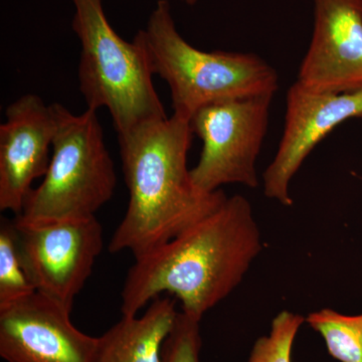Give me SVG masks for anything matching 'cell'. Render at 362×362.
<instances>
[{
  "mask_svg": "<svg viewBox=\"0 0 362 362\" xmlns=\"http://www.w3.org/2000/svg\"><path fill=\"white\" fill-rule=\"evenodd\" d=\"M262 251L251 204L233 195L154 251L135 259L122 289L123 315H137L162 293L201 319L240 284Z\"/></svg>",
  "mask_w": 362,
  "mask_h": 362,
  "instance_id": "obj_1",
  "label": "cell"
},
{
  "mask_svg": "<svg viewBox=\"0 0 362 362\" xmlns=\"http://www.w3.org/2000/svg\"><path fill=\"white\" fill-rule=\"evenodd\" d=\"M194 136L190 121L175 114L118 136L129 202L109 251H128L140 258L228 199L221 189L204 192L194 185L187 168Z\"/></svg>",
  "mask_w": 362,
  "mask_h": 362,
  "instance_id": "obj_2",
  "label": "cell"
},
{
  "mask_svg": "<svg viewBox=\"0 0 362 362\" xmlns=\"http://www.w3.org/2000/svg\"><path fill=\"white\" fill-rule=\"evenodd\" d=\"M142 42L153 75L168 83L173 114L192 120L209 105L275 96L277 71L258 54L201 51L176 28L168 0H158L144 30Z\"/></svg>",
  "mask_w": 362,
  "mask_h": 362,
  "instance_id": "obj_3",
  "label": "cell"
},
{
  "mask_svg": "<svg viewBox=\"0 0 362 362\" xmlns=\"http://www.w3.org/2000/svg\"><path fill=\"white\" fill-rule=\"evenodd\" d=\"M73 30L81 42L78 82L88 109L110 112L118 136L166 118L142 42L112 28L103 0H73Z\"/></svg>",
  "mask_w": 362,
  "mask_h": 362,
  "instance_id": "obj_4",
  "label": "cell"
},
{
  "mask_svg": "<svg viewBox=\"0 0 362 362\" xmlns=\"http://www.w3.org/2000/svg\"><path fill=\"white\" fill-rule=\"evenodd\" d=\"M57 129L44 180L33 188L16 223L93 218L113 197L117 177L97 111L71 113L54 104Z\"/></svg>",
  "mask_w": 362,
  "mask_h": 362,
  "instance_id": "obj_5",
  "label": "cell"
},
{
  "mask_svg": "<svg viewBox=\"0 0 362 362\" xmlns=\"http://www.w3.org/2000/svg\"><path fill=\"white\" fill-rule=\"evenodd\" d=\"M272 96L245 98L209 105L192 116V130L202 141L199 160L190 169L204 192L226 185L259 187L257 160L269 126Z\"/></svg>",
  "mask_w": 362,
  "mask_h": 362,
  "instance_id": "obj_6",
  "label": "cell"
},
{
  "mask_svg": "<svg viewBox=\"0 0 362 362\" xmlns=\"http://www.w3.org/2000/svg\"><path fill=\"white\" fill-rule=\"evenodd\" d=\"M14 225L37 292L71 309L103 251L101 223L93 216L26 225L14 221Z\"/></svg>",
  "mask_w": 362,
  "mask_h": 362,
  "instance_id": "obj_7",
  "label": "cell"
},
{
  "mask_svg": "<svg viewBox=\"0 0 362 362\" xmlns=\"http://www.w3.org/2000/svg\"><path fill=\"white\" fill-rule=\"evenodd\" d=\"M357 118H362V89L333 94L294 83L286 97L282 138L263 176L266 197L291 206L290 182L305 159L337 126Z\"/></svg>",
  "mask_w": 362,
  "mask_h": 362,
  "instance_id": "obj_8",
  "label": "cell"
},
{
  "mask_svg": "<svg viewBox=\"0 0 362 362\" xmlns=\"http://www.w3.org/2000/svg\"><path fill=\"white\" fill-rule=\"evenodd\" d=\"M71 310L35 292L0 309V356L6 362H93L98 337L78 330Z\"/></svg>",
  "mask_w": 362,
  "mask_h": 362,
  "instance_id": "obj_9",
  "label": "cell"
},
{
  "mask_svg": "<svg viewBox=\"0 0 362 362\" xmlns=\"http://www.w3.org/2000/svg\"><path fill=\"white\" fill-rule=\"evenodd\" d=\"M313 2V33L297 82L319 93L362 89V0Z\"/></svg>",
  "mask_w": 362,
  "mask_h": 362,
  "instance_id": "obj_10",
  "label": "cell"
},
{
  "mask_svg": "<svg viewBox=\"0 0 362 362\" xmlns=\"http://www.w3.org/2000/svg\"><path fill=\"white\" fill-rule=\"evenodd\" d=\"M0 125V211H23L33 182L49 168L56 134L54 104L26 94L9 105Z\"/></svg>",
  "mask_w": 362,
  "mask_h": 362,
  "instance_id": "obj_11",
  "label": "cell"
},
{
  "mask_svg": "<svg viewBox=\"0 0 362 362\" xmlns=\"http://www.w3.org/2000/svg\"><path fill=\"white\" fill-rule=\"evenodd\" d=\"M175 298L157 297L142 315H123L98 337L93 362H161L164 343L175 326Z\"/></svg>",
  "mask_w": 362,
  "mask_h": 362,
  "instance_id": "obj_12",
  "label": "cell"
},
{
  "mask_svg": "<svg viewBox=\"0 0 362 362\" xmlns=\"http://www.w3.org/2000/svg\"><path fill=\"white\" fill-rule=\"evenodd\" d=\"M306 323L322 337L333 359L362 362V314L345 315L324 308L309 314Z\"/></svg>",
  "mask_w": 362,
  "mask_h": 362,
  "instance_id": "obj_13",
  "label": "cell"
},
{
  "mask_svg": "<svg viewBox=\"0 0 362 362\" xmlns=\"http://www.w3.org/2000/svg\"><path fill=\"white\" fill-rule=\"evenodd\" d=\"M37 292L26 269L14 221L0 223V309L23 301Z\"/></svg>",
  "mask_w": 362,
  "mask_h": 362,
  "instance_id": "obj_14",
  "label": "cell"
},
{
  "mask_svg": "<svg viewBox=\"0 0 362 362\" xmlns=\"http://www.w3.org/2000/svg\"><path fill=\"white\" fill-rule=\"evenodd\" d=\"M306 318L288 310L273 319L268 335L258 338L247 362H292V349Z\"/></svg>",
  "mask_w": 362,
  "mask_h": 362,
  "instance_id": "obj_15",
  "label": "cell"
},
{
  "mask_svg": "<svg viewBox=\"0 0 362 362\" xmlns=\"http://www.w3.org/2000/svg\"><path fill=\"white\" fill-rule=\"evenodd\" d=\"M201 319L178 312L175 326L164 343L161 362H201Z\"/></svg>",
  "mask_w": 362,
  "mask_h": 362,
  "instance_id": "obj_16",
  "label": "cell"
},
{
  "mask_svg": "<svg viewBox=\"0 0 362 362\" xmlns=\"http://www.w3.org/2000/svg\"><path fill=\"white\" fill-rule=\"evenodd\" d=\"M185 2L188 4V6H194V4H197V0H185Z\"/></svg>",
  "mask_w": 362,
  "mask_h": 362,
  "instance_id": "obj_17",
  "label": "cell"
}]
</instances>
